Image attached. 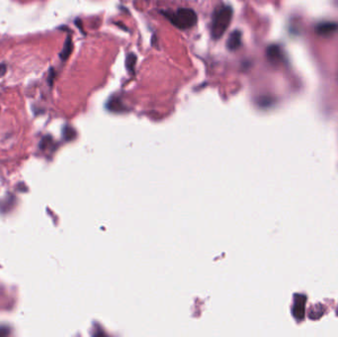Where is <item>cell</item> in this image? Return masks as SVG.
I'll return each mask as SVG.
<instances>
[{"instance_id": "5", "label": "cell", "mask_w": 338, "mask_h": 337, "mask_svg": "<svg viewBox=\"0 0 338 337\" xmlns=\"http://www.w3.org/2000/svg\"><path fill=\"white\" fill-rule=\"evenodd\" d=\"M267 57L271 63H278L282 59L281 51L278 46H270L267 50Z\"/></svg>"}, {"instance_id": "4", "label": "cell", "mask_w": 338, "mask_h": 337, "mask_svg": "<svg viewBox=\"0 0 338 337\" xmlns=\"http://www.w3.org/2000/svg\"><path fill=\"white\" fill-rule=\"evenodd\" d=\"M338 30L337 23H322L319 24L317 27V32L319 35H329L331 33H334Z\"/></svg>"}, {"instance_id": "8", "label": "cell", "mask_w": 338, "mask_h": 337, "mask_svg": "<svg viewBox=\"0 0 338 337\" xmlns=\"http://www.w3.org/2000/svg\"><path fill=\"white\" fill-rule=\"evenodd\" d=\"M6 70H7V66L4 63H1L0 64V77H2L6 73Z\"/></svg>"}, {"instance_id": "3", "label": "cell", "mask_w": 338, "mask_h": 337, "mask_svg": "<svg viewBox=\"0 0 338 337\" xmlns=\"http://www.w3.org/2000/svg\"><path fill=\"white\" fill-rule=\"evenodd\" d=\"M241 45V33L239 31H233L228 39L227 48L230 51L237 50Z\"/></svg>"}, {"instance_id": "7", "label": "cell", "mask_w": 338, "mask_h": 337, "mask_svg": "<svg viewBox=\"0 0 338 337\" xmlns=\"http://www.w3.org/2000/svg\"><path fill=\"white\" fill-rule=\"evenodd\" d=\"M136 63H137V57H136V55L135 54L128 55L127 60H126V66H127L128 70L130 72L134 71Z\"/></svg>"}, {"instance_id": "6", "label": "cell", "mask_w": 338, "mask_h": 337, "mask_svg": "<svg viewBox=\"0 0 338 337\" xmlns=\"http://www.w3.org/2000/svg\"><path fill=\"white\" fill-rule=\"evenodd\" d=\"M72 49H73V45H72V41H71V38L70 37H67L66 41L64 43V49L61 53V59L63 61H66L68 59V57L70 56L71 52H72Z\"/></svg>"}, {"instance_id": "1", "label": "cell", "mask_w": 338, "mask_h": 337, "mask_svg": "<svg viewBox=\"0 0 338 337\" xmlns=\"http://www.w3.org/2000/svg\"><path fill=\"white\" fill-rule=\"evenodd\" d=\"M233 17V9L230 6L223 5L216 9L212 20V37L216 40L220 39L228 30Z\"/></svg>"}, {"instance_id": "2", "label": "cell", "mask_w": 338, "mask_h": 337, "mask_svg": "<svg viewBox=\"0 0 338 337\" xmlns=\"http://www.w3.org/2000/svg\"><path fill=\"white\" fill-rule=\"evenodd\" d=\"M164 15L175 27L182 30L190 29L198 21L196 12L189 8H180L173 13H164Z\"/></svg>"}]
</instances>
